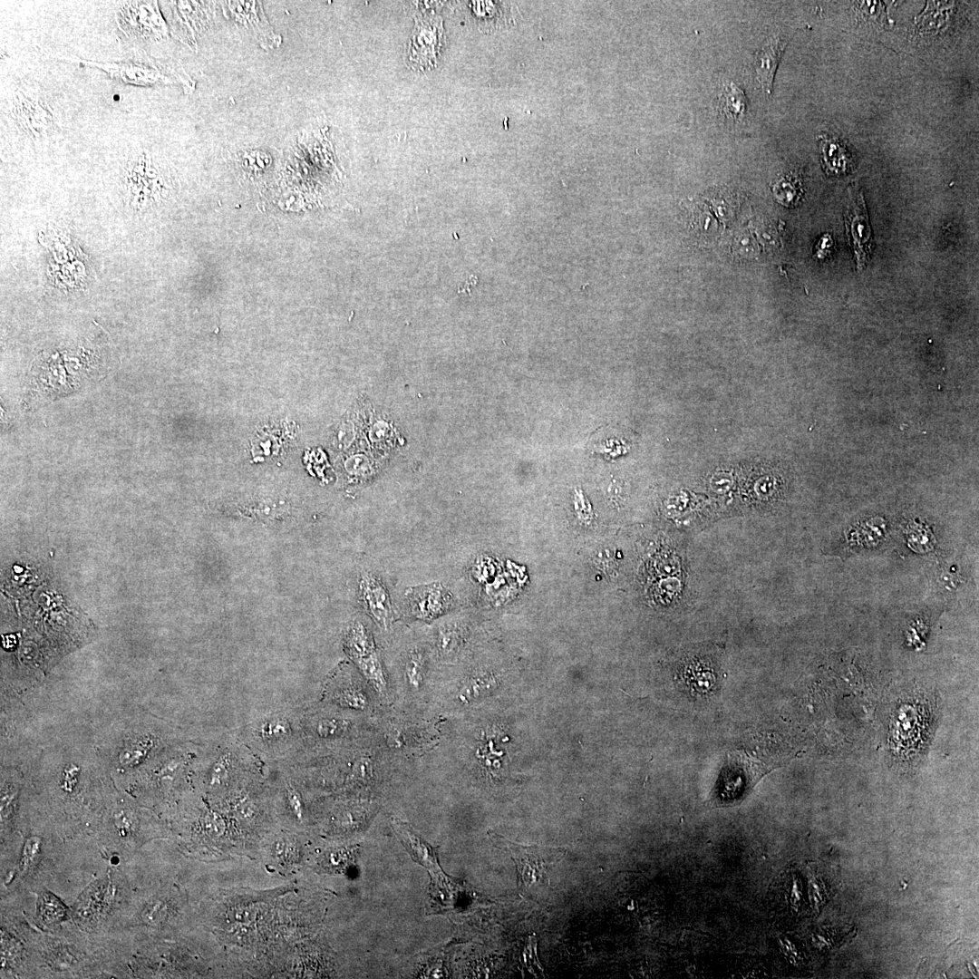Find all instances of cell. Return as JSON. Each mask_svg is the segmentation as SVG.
Instances as JSON below:
<instances>
[{
	"label": "cell",
	"mask_w": 979,
	"mask_h": 979,
	"mask_svg": "<svg viewBox=\"0 0 979 979\" xmlns=\"http://www.w3.org/2000/svg\"><path fill=\"white\" fill-rule=\"evenodd\" d=\"M236 734L264 763L286 762L303 746L301 711L286 709L267 712Z\"/></svg>",
	"instance_id": "obj_1"
},
{
	"label": "cell",
	"mask_w": 979,
	"mask_h": 979,
	"mask_svg": "<svg viewBox=\"0 0 979 979\" xmlns=\"http://www.w3.org/2000/svg\"><path fill=\"white\" fill-rule=\"evenodd\" d=\"M210 789L238 786L259 773L264 763L237 734H224L200 759Z\"/></svg>",
	"instance_id": "obj_2"
},
{
	"label": "cell",
	"mask_w": 979,
	"mask_h": 979,
	"mask_svg": "<svg viewBox=\"0 0 979 979\" xmlns=\"http://www.w3.org/2000/svg\"><path fill=\"white\" fill-rule=\"evenodd\" d=\"M490 838L495 847L510 854L516 864L518 885L521 889L537 884L549 885L550 866L557 863L567 854L564 848L522 845L495 833H490Z\"/></svg>",
	"instance_id": "obj_3"
},
{
	"label": "cell",
	"mask_w": 979,
	"mask_h": 979,
	"mask_svg": "<svg viewBox=\"0 0 979 979\" xmlns=\"http://www.w3.org/2000/svg\"><path fill=\"white\" fill-rule=\"evenodd\" d=\"M763 775L764 770L749 759L729 754L717 780L712 803L723 807L741 802Z\"/></svg>",
	"instance_id": "obj_4"
},
{
	"label": "cell",
	"mask_w": 979,
	"mask_h": 979,
	"mask_svg": "<svg viewBox=\"0 0 979 979\" xmlns=\"http://www.w3.org/2000/svg\"><path fill=\"white\" fill-rule=\"evenodd\" d=\"M344 647L366 680L379 692L383 693L386 690V680L374 641L360 621H354L349 626L344 637Z\"/></svg>",
	"instance_id": "obj_5"
},
{
	"label": "cell",
	"mask_w": 979,
	"mask_h": 979,
	"mask_svg": "<svg viewBox=\"0 0 979 979\" xmlns=\"http://www.w3.org/2000/svg\"><path fill=\"white\" fill-rule=\"evenodd\" d=\"M845 215L847 235L858 269L867 265L872 248V234L863 194L856 185L848 187V202Z\"/></svg>",
	"instance_id": "obj_6"
},
{
	"label": "cell",
	"mask_w": 979,
	"mask_h": 979,
	"mask_svg": "<svg viewBox=\"0 0 979 979\" xmlns=\"http://www.w3.org/2000/svg\"><path fill=\"white\" fill-rule=\"evenodd\" d=\"M119 27L129 35L141 39H157L167 34V25L157 2H130L117 16Z\"/></svg>",
	"instance_id": "obj_7"
},
{
	"label": "cell",
	"mask_w": 979,
	"mask_h": 979,
	"mask_svg": "<svg viewBox=\"0 0 979 979\" xmlns=\"http://www.w3.org/2000/svg\"><path fill=\"white\" fill-rule=\"evenodd\" d=\"M222 4L226 17L251 31L262 47L275 48L280 44L281 37L269 24L261 2L226 1Z\"/></svg>",
	"instance_id": "obj_8"
},
{
	"label": "cell",
	"mask_w": 979,
	"mask_h": 979,
	"mask_svg": "<svg viewBox=\"0 0 979 979\" xmlns=\"http://www.w3.org/2000/svg\"><path fill=\"white\" fill-rule=\"evenodd\" d=\"M405 598L412 614L426 621L444 614L451 604L450 592L439 582L412 586Z\"/></svg>",
	"instance_id": "obj_9"
},
{
	"label": "cell",
	"mask_w": 979,
	"mask_h": 979,
	"mask_svg": "<svg viewBox=\"0 0 979 979\" xmlns=\"http://www.w3.org/2000/svg\"><path fill=\"white\" fill-rule=\"evenodd\" d=\"M359 596L363 607L382 628H387L393 618L389 592L379 577L364 572L359 580Z\"/></svg>",
	"instance_id": "obj_10"
},
{
	"label": "cell",
	"mask_w": 979,
	"mask_h": 979,
	"mask_svg": "<svg viewBox=\"0 0 979 979\" xmlns=\"http://www.w3.org/2000/svg\"><path fill=\"white\" fill-rule=\"evenodd\" d=\"M443 43L441 22L420 23L412 35L408 59L412 67L425 70L432 67Z\"/></svg>",
	"instance_id": "obj_11"
},
{
	"label": "cell",
	"mask_w": 979,
	"mask_h": 979,
	"mask_svg": "<svg viewBox=\"0 0 979 979\" xmlns=\"http://www.w3.org/2000/svg\"><path fill=\"white\" fill-rule=\"evenodd\" d=\"M787 44V40L780 35L771 36L754 54L756 79L767 94L771 93L774 75Z\"/></svg>",
	"instance_id": "obj_12"
},
{
	"label": "cell",
	"mask_w": 979,
	"mask_h": 979,
	"mask_svg": "<svg viewBox=\"0 0 979 979\" xmlns=\"http://www.w3.org/2000/svg\"><path fill=\"white\" fill-rule=\"evenodd\" d=\"M303 746L311 740L333 741L343 737L350 728V722L336 715H318L301 711ZM302 746V748H303Z\"/></svg>",
	"instance_id": "obj_13"
},
{
	"label": "cell",
	"mask_w": 979,
	"mask_h": 979,
	"mask_svg": "<svg viewBox=\"0 0 979 979\" xmlns=\"http://www.w3.org/2000/svg\"><path fill=\"white\" fill-rule=\"evenodd\" d=\"M175 30L179 33V37L188 44H196V36L207 26L208 23V5L206 2H174Z\"/></svg>",
	"instance_id": "obj_14"
},
{
	"label": "cell",
	"mask_w": 979,
	"mask_h": 979,
	"mask_svg": "<svg viewBox=\"0 0 979 979\" xmlns=\"http://www.w3.org/2000/svg\"><path fill=\"white\" fill-rule=\"evenodd\" d=\"M14 111L21 128L36 135L46 133L53 122L48 107L44 106L40 100L30 95L19 93L15 99Z\"/></svg>",
	"instance_id": "obj_15"
},
{
	"label": "cell",
	"mask_w": 979,
	"mask_h": 979,
	"mask_svg": "<svg viewBox=\"0 0 979 979\" xmlns=\"http://www.w3.org/2000/svg\"><path fill=\"white\" fill-rule=\"evenodd\" d=\"M102 67L111 74V77H118L122 81L134 84L145 85L158 82H172L167 69L157 67L151 62L141 63L137 61L119 64H104Z\"/></svg>",
	"instance_id": "obj_16"
},
{
	"label": "cell",
	"mask_w": 979,
	"mask_h": 979,
	"mask_svg": "<svg viewBox=\"0 0 979 979\" xmlns=\"http://www.w3.org/2000/svg\"><path fill=\"white\" fill-rule=\"evenodd\" d=\"M396 831L415 860L429 869H436L438 867L436 854L421 837L411 831L406 826L398 823L396 824Z\"/></svg>",
	"instance_id": "obj_17"
},
{
	"label": "cell",
	"mask_w": 979,
	"mask_h": 979,
	"mask_svg": "<svg viewBox=\"0 0 979 979\" xmlns=\"http://www.w3.org/2000/svg\"><path fill=\"white\" fill-rule=\"evenodd\" d=\"M330 700L337 706L354 711H363L369 704L363 690L351 682L334 687L330 692Z\"/></svg>",
	"instance_id": "obj_18"
},
{
	"label": "cell",
	"mask_w": 979,
	"mask_h": 979,
	"mask_svg": "<svg viewBox=\"0 0 979 979\" xmlns=\"http://www.w3.org/2000/svg\"><path fill=\"white\" fill-rule=\"evenodd\" d=\"M721 104L727 118L733 121L741 118L746 108V99L742 90L732 82L726 84Z\"/></svg>",
	"instance_id": "obj_19"
},
{
	"label": "cell",
	"mask_w": 979,
	"mask_h": 979,
	"mask_svg": "<svg viewBox=\"0 0 979 979\" xmlns=\"http://www.w3.org/2000/svg\"><path fill=\"white\" fill-rule=\"evenodd\" d=\"M425 657L422 651H411L405 660L404 679L406 683L412 689H419L425 677Z\"/></svg>",
	"instance_id": "obj_20"
},
{
	"label": "cell",
	"mask_w": 979,
	"mask_h": 979,
	"mask_svg": "<svg viewBox=\"0 0 979 979\" xmlns=\"http://www.w3.org/2000/svg\"><path fill=\"white\" fill-rule=\"evenodd\" d=\"M495 680L490 674H479L473 675V677L470 678L460 688L458 693V699L461 703H469L492 689Z\"/></svg>",
	"instance_id": "obj_21"
},
{
	"label": "cell",
	"mask_w": 979,
	"mask_h": 979,
	"mask_svg": "<svg viewBox=\"0 0 979 979\" xmlns=\"http://www.w3.org/2000/svg\"><path fill=\"white\" fill-rule=\"evenodd\" d=\"M460 641V630L455 625H444L440 627L437 646L442 654H450L457 649Z\"/></svg>",
	"instance_id": "obj_22"
},
{
	"label": "cell",
	"mask_w": 979,
	"mask_h": 979,
	"mask_svg": "<svg viewBox=\"0 0 979 979\" xmlns=\"http://www.w3.org/2000/svg\"><path fill=\"white\" fill-rule=\"evenodd\" d=\"M41 916L46 922L61 920L65 914L63 904L52 895H44L40 907Z\"/></svg>",
	"instance_id": "obj_23"
},
{
	"label": "cell",
	"mask_w": 979,
	"mask_h": 979,
	"mask_svg": "<svg viewBox=\"0 0 979 979\" xmlns=\"http://www.w3.org/2000/svg\"><path fill=\"white\" fill-rule=\"evenodd\" d=\"M40 850L41 840L38 837H31L26 840L19 862V868L22 872H26L32 867L40 854Z\"/></svg>",
	"instance_id": "obj_24"
},
{
	"label": "cell",
	"mask_w": 979,
	"mask_h": 979,
	"mask_svg": "<svg viewBox=\"0 0 979 979\" xmlns=\"http://www.w3.org/2000/svg\"><path fill=\"white\" fill-rule=\"evenodd\" d=\"M285 785L284 793L287 808L296 818L302 819L304 815V803L300 792L290 781L286 782Z\"/></svg>",
	"instance_id": "obj_25"
},
{
	"label": "cell",
	"mask_w": 979,
	"mask_h": 979,
	"mask_svg": "<svg viewBox=\"0 0 979 979\" xmlns=\"http://www.w3.org/2000/svg\"><path fill=\"white\" fill-rule=\"evenodd\" d=\"M17 792H18L17 790H15V788H13L11 786L10 787H6V786L2 787V790H1V816H2V818L3 817L6 818L10 814V812L12 810V808L14 806Z\"/></svg>",
	"instance_id": "obj_26"
},
{
	"label": "cell",
	"mask_w": 979,
	"mask_h": 979,
	"mask_svg": "<svg viewBox=\"0 0 979 979\" xmlns=\"http://www.w3.org/2000/svg\"><path fill=\"white\" fill-rule=\"evenodd\" d=\"M77 782V771L75 770L67 771L63 774L62 780V789L64 791L72 792Z\"/></svg>",
	"instance_id": "obj_27"
}]
</instances>
